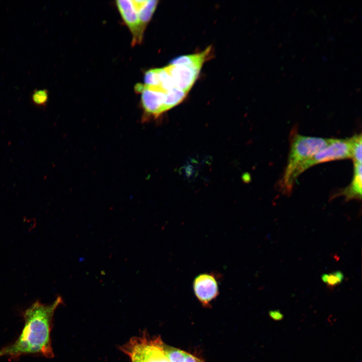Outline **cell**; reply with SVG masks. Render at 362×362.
<instances>
[{
  "mask_svg": "<svg viewBox=\"0 0 362 362\" xmlns=\"http://www.w3.org/2000/svg\"><path fill=\"white\" fill-rule=\"evenodd\" d=\"M63 302L58 296L50 304L39 301L33 303L24 312L25 325L20 336L14 343L0 350V357L30 353L53 357L50 338L52 320L55 310Z\"/></svg>",
  "mask_w": 362,
  "mask_h": 362,
  "instance_id": "obj_1",
  "label": "cell"
},
{
  "mask_svg": "<svg viewBox=\"0 0 362 362\" xmlns=\"http://www.w3.org/2000/svg\"><path fill=\"white\" fill-rule=\"evenodd\" d=\"M331 139L293 134L287 165L279 183L283 193L287 194L289 179L298 165L326 146Z\"/></svg>",
  "mask_w": 362,
  "mask_h": 362,
  "instance_id": "obj_2",
  "label": "cell"
},
{
  "mask_svg": "<svg viewBox=\"0 0 362 362\" xmlns=\"http://www.w3.org/2000/svg\"><path fill=\"white\" fill-rule=\"evenodd\" d=\"M351 139L331 138L329 144L309 159L301 163L292 174L287 187V194L291 193L294 183L303 172L321 163L351 158Z\"/></svg>",
  "mask_w": 362,
  "mask_h": 362,
  "instance_id": "obj_3",
  "label": "cell"
},
{
  "mask_svg": "<svg viewBox=\"0 0 362 362\" xmlns=\"http://www.w3.org/2000/svg\"><path fill=\"white\" fill-rule=\"evenodd\" d=\"M137 92L141 93V103L145 113L157 117L165 112V92L157 87L137 84L135 86Z\"/></svg>",
  "mask_w": 362,
  "mask_h": 362,
  "instance_id": "obj_4",
  "label": "cell"
},
{
  "mask_svg": "<svg viewBox=\"0 0 362 362\" xmlns=\"http://www.w3.org/2000/svg\"><path fill=\"white\" fill-rule=\"evenodd\" d=\"M193 286L196 297L204 306H208L219 294L218 277L213 273L199 274L194 279Z\"/></svg>",
  "mask_w": 362,
  "mask_h": 362,
  "instance_id": "obj_5",
  "label": "cell"
},
{
  "mask_svg": "<svg viewBox=\"0 0 362 362\" xmlns=\"http://www.w3.org/2000/svg\"><path fill=\"white\" fill-rule=\"evenodd\" d=\"M116 3L123 20L132 33L133 44L140 43L144 30L141 25L133 1L120 0Z\"/></svg>",
  "mask_w": 362,
  "mask_h": 362,
  "instance_id": "obj_6",
  "label": "cell"
},
{
  "mask_svg": "<svg viewBox=\"0 0 362 362\" xmlns=\"http://www.w3.org/2000/svg\"><path fill=\"white\" fill-rule=\"evenodd\" d=\"M164 68L171 76L174 86L187 93L193 86L200 71L184 65L170 64Z\"/></svg>",
  "mask_w": 362,
  "mask_h": 362,
  "instance_id": "obj_7",
  "label": "cell"
},
{
  "mask_svg": "<svg viewBox=\"0 0 362 362\" xmlns=\"http://www.w3.org/2000/svg\"><path fill=\"white\" fill-rule=\"evenodd\" d=\"M353 175L349 186L343 189L340 195L344 197L346 201L361 199V163L353 162Z\"/></svg>",
  "mask_w": 362,
  "mask_h": 362,
  "instance_id": "obj_8",
  "label": "cell"
},
{
  "mask_svg": "<svg viewBox=\"0 0 362 362\" xmlns=\"http://www.w3.org/2000/svg\"><path fill=\"white\" fill-rule=\"evenodd\" d=\"M210 51L207 48L200 53L180 56L173 59L170 64L184 65L201 70Z\"/></svg>",
  "mask_w": 362,
  "mask_h": 362,
  "instance_id": "obj_9",
  "label": "cell"
},
{
  "mask_svg": "<svg viewBox=\"0 0 362 362\" xmlns=\"http://www.w3.org/2000/svg\"><path fill=\"white\" fill-rule=\"evenodd\" d=\"M133 2L138 11L141 25L144 30L156 9L158 1L141 0L133 1Z\"/></svg>",
  "mask_w": 362,
  "mask_h": 362,
  "instance_id": "obj_10",
  "label": "cell"
},
{
  "mask_svg": "<svg viewBox=\"0 0 362 362\" xmlns=\"http://www.w3.org/2000/svg\"><path fill=\"white\" fill-rule=\"evenodd\" d=\"M188 93L175 87L165 92L164 110L166 111L180 104Z\"/></svg>",
  "mask_w": 362,
  "mask_h": 362,
  "instance_id": "obj_11",
  "label": "cell"
},
{
  "mask_svg": "<svg viewBox=\"0 0 362 362\" xmlns=\"http://www.w3.org/2000/svg\"><path fill=\"white\" fill-rule=\"evenodd\" d=\"M351 158L353 162L361 163V134H356L350 137Z\"/></svg>",
  "mask_w": 362,
  "mask_h": 362,
  "instance_id": "obj_12",
  "label": "cell"
},
{
  "mask_svg": "<svg viewBox=\"0 0 362 362\" xmlns=\"http://www.w3.org/2000/svg\"><path fill=\"white\" fill-rule=\"evenodd\" d=\"M165 355L169 362H185L187 352L172 347L164 345Z\"/></svg>",
  "mask_w": 362,
  "mask_h": 362,
  "instance_id": "obj_13",
  "label": "cell"
},
{
  "mask_svg": "<svg viewBox=\"0 0 362 362\" xmlns=\"http://www.w3.org/2000/svg\"><path fill=\"white\" fill-rule=\"evenodd\" d=\"M344 279L342 273L336 270L332 273L324 274L321 276L322 282L328 286L333 287L340 284Z\"/></svg>",
  "mask_w": 362,
  "mask_h": 362,
  "instance_id": "obj_14",
  "label": "cell"
},
{
  "mask_svg": "<svg viewBox=\"0 0 362 362\" xmlns=\"http://www.w3.org/2000/svg\"><path fill=\"white\" fill-rule=\"evenodd\" d=\"M31 100L33 104L44 107L48 100V92L46 89H35L32 93Z\"/></svg>",
  "mask_w": 362,
  "mask_h": 362,
  "instance_id": "obj_15",
  "label": "cell"
},
{
  "mask_svg": "<svg viewBox=\"0 0 362 362\" xmlns=\"http://www.w3.org/2000/svg\"><path fill=\"white\" fill-rule=\"evenodd\" d=\"M145 85L159 88L158 68L147 71L144 76Z\"/></svg>",
  "mask_w": 362,
  "mask_h": 362,
  "instance_id": "obj_16",
  "label": "cell"
},
{
  "mask_svg": "<svg viewBox=\"0 0 362 362\" xmlns=\"http://www.w3.org/2000/svg\"><path fill=\"white\" fill-rule=\"evenodd\" d=\"M269 315L270 317L275 320H280L283 318L282 313L279 310L270 311Z\"/></svg>",
  "mask_w": 362,
  "mask_h": 362,
  "instance_id": "obj_17",
  "label": "cell"
},
{
  "mask_svg": "<svg viewBox=\"0 0 362 362\" xmlns=\"http://www.w3.org/2000/svg\"><path fill=\"white\" fill-rule=\"evenodd\" d=\"M185 362H203L196 356L187 353Z\"/></svg>",
  "mask_w": 362,
  "mask_h": 362,
  "instance_id": "obj_18",
  "label": "cell"
}]
</instances>
